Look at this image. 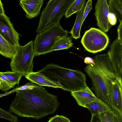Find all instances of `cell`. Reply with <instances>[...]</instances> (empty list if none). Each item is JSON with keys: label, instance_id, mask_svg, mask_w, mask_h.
<instances>
[{"label": "cell", "instance_id": "1", "mask_svg": "<svg viewBox=\"0 0 122 122\" xmlns=\"http://www.w3.org/2000/svg\"><path fill=\"white\" fill-rule=\"evenodd\" d=\"M16 91L9 111L21 117L40 119L54 113L60 104L57 97L44 88Z\"/></svg>", "mask_w": 122, "mask_h": 122}, {"label": "cell", "instance_id": "2", "mask_svg": "<svg viewBox=\"0 0 122 122\" xmlns=\"http://www.w3.org/2000/svg\"><path fill=\"white\" fill-rule=\"evenodd\" d=\"M38 72L52 81L59 82L64 91L71 92L87 86L86 76L79 70L70 69L51 63Z\"/></svg>", "mask_w": 122, "mask_h": 122}, {"label": "cell", "instance_id": "3", "mask_svg": "<svg viewBox=\"0 0 122 122\" xmlns=\"http://www.w3.org/2000/svg\"><path fill=\"white\" fill-rule=\"evenodd\" d=\"M75 0H50L40 15L36 32L41 33L50 26L60 22Z\"/></svg>", "mask_w": 122, "mask_h": 122}, {"label": "cell", "instance_id": "4", "mask_svg": "<svg viewBox=\"0 0 122 122\" xmlns=\"http://www.w3.org/2000/svg\"><path fill=\"white\" fill-rule=\"evenodd\" d=\"M68 32L62 27L59 22L38 33L33 41L34 57L50 52L55 44L67 36Z\"/></svg>", "mask_w": 122, "mask_h": 122}, {"label": "cell", "instance_id": "5", "mask_svg": "<svg viewBox=\"0 0 122 122\" xmlns=\"http://www.w3.org/2000/svg\"><path fill=\"white\" fill-rule=\"evenodd\" d=\"M34 56L32 41L24 46L20 45L17 46L15 53L10 63L12 71L23 76L33 72Z\"/></svg>", "mask_w": 122, "mask_h": 122}, {"label": "cell", "instance_id": "6", "mask_svg": "<svg viewBox=\"0 0 122 122\" xmlns=\"http://www.w3.org/2000/svg\"><path fill=\"white\" fill-rule=\"evenodd\" d=\"M85 71L92 80V89L96 97L110 106L109 94L112 82L94 64H88Z\"/></svg>", "mask_w": 122, "mask_h": 122}, {"label": "cell", "instance_id": "7", "mask_svg": "<svg viewBox=\"0 0 122 122\" xmlns=\"http://www.w3.org/2000/svg\"><path fill=\"white\" fill-rule=\"evenodd\" d=\"M81 42L86 51L95 53L106 48L109 42V39L107 35L101 30L92 28L85 32Z\"/></svg>", "mask_w": 122, "mask_h": 122}, {"label": "cell", "instance_id": "8", "mask_svg": "<svg viewBox=\"0 0 122 122\" xmlns=\"http://www.w3.org/2000/svg\"><path fill=\"white\" fill-rule=\"evenodd\" d=\"M107 53L114 68L116 79L122 86V43L116 39L110 45Z\"/></svg>", "mask_w": 122, "mask_h": 122}, {"label": "cell", "instance_id": "9", "mask_svg": "<svg viewBox=\"0 0 122 122\" xmlns=\"http://www.w3.org/2000/svg\"><path fill=\"white\" fill-rule=\"evenodd\" d=\"M0 34L13 46L17 47L20 45V35L15 29L10 18L5 13L0 15Z\"/></svg>", "mask_w": 122, "mask_h": 122}, {"label": "cell", "instance_id": "10", "mask_svg": "<svg viewBox=\"0 0 122 122\" xmlns=\"http://www.w3.org/2000/svg\"><path fill=\"white\" fill-rule=\"evenodd\" d=\"M95 15L99 30L104 32H107L112 25L108 20L110 11L107 0H98L95 6Z\"/></svg>", "mask_w": 122, "mask_h": 122}, {"label": "cell", "instance_id": "11", "mask_svg": "<svg viewBox=\"0 0 122 122\" xmlns=\"http://www.w3.org/2000/svg\"><path fill=\"white\" fill-rule=\"evenodd\" d=\"M93 60L94 65L112 83L117 80L114 68L107 53L97 55L94 57Z\"/></svg>", "mask_w": 122, "mask_h": 122}, {"label": "cell", "instance_id": "12", "mask_svg": "<svg viewBox=\"0 0 122 122\" xmlns=\"http://www.w3.org/2000/svg\"><path fill=\"white\" fill-rule=\"evenodd\" d=\"M122 86L117 80L112 83L109 94L110 106L122 115Z\"/></svg>", "mask_w": 122, "mask_h": 122}, {"label": "cell", "instance_id": "13", "mask_svg": "<svg viewBox=\"0 0 122 122\" xmlns=\"http://www.w3.org/2000/svg\"><path fill=\"white\" fill-rule=\"evenodd\" d=\"M43 0H20L19 5L26 13L27 18L31 19L40 13Z\"/></svg>", "mask_w": 122, "mask_h": 122}, {"label": "cell", "instance_id": "14", "mask_svg": "<svg viewBox=\"0 0 122 122\" xmlns=\"http://www.w3.org/2000/svg\"><path fill=\"white\" fill-rule=\"evenodd\" d=\"M71 93L78 104L84 107L87 104L95 100L97 98L87 86L83 89L71 92Z\"/></svg>", "mask_w": 122, "mask_h": 122}, {"label": "cell", "instance_id": "15", "mask_svg": "<svg viewBox=\"0 0 122 122\" xmlns=\"http://www.w3.org/2000/svg\"><path fill=\"white\" fill-rule=\"evenodd\" d=\"M25 76L31 82L36 83L40 86H45L62 89L63 88L59 82L52 81L38 72H33Z\"/></svg>", "mask_w": 122, "mask_h": 122}, {"label": "cell", "instance_id": "16", "mask_svg": "<svg viewBox=\"0 0 122 122\" xmlns=\"http://www.w3.org/2000/svg\"><path fill=\"white\" fill-rule=\"evenodd\" d=\"M85 108L89 110L92 115H97L113 110L107 103L98 98L95 100L87 104Z\"/></svg>", "mask_w": 122, "mask_h": 122}, {"label": "cell", "instance_id": "17", "mask_svg": "<svg viewBox=\"0 0 122 122\" xmlns=\"http://www.w3.org/2000/svg\"><path fill=\"white\" fill-rule=\"evenodd\" d=\"M16 48L0 34V54L1 55L11 59L15 53Z\"/></svg>", "mask_w": 122, "mask_h": 122}, {"label": "cell", "instance_id": "18", "mask_svg": "<svg viewBox=\"0 0 122 122\" xmlns=\"http://www.w3.org/2000/svg\"><path fill=\"white\" fill-rule=\"evenodd\" d=\"M85 5L80 10L76 13V19L75 24L70 32L72 36L76 39L79 38L81 37L80 32L82 24V20Z\"/></svg>", "mask_w": 122, "mask_h": 122}, {"label": "cell", "instance_id": "19", "mask_svg": "<svg viewBox=\"0 0 122 122\" xmlns=\"http://www.w3.org/2000/svg\"><path fill=\"white\" fill-rule=\"evenodd\" d=\"M108 2L110 12L115 14L120 22L122 21V0H109Z\"/></svg>", "mask_w": 122, "mask_h": 122}, {"label": "cell", "instance_id": "20", "mask_svg": "<svg viewBox=\"0 0 122 122\" xmlns=\"http://www.w3.org/2000/svg\"><path fill=\"white\" fill-rule=\"evenodd\" d=\"M73 45L71 40L67 36L56 43L52 48L50 52L67 49L72 47Z\"/></svg>", "mask_w": 122, "mask_h": 122}, {"label": "cell", "instance_id": "21", "mask_svg": "<svg viewBox=\"0 0 122 122\" xmlns=\"http://www.w3.org/2000/svg\"><path fill=\"white\" fill-rule=\"evenodd\" d=\"M85 0H75L67 10L65 16L66 18L80 10L85 5Z\"/></svg>", "mask_w": 122, "mask_h": 122}, {"label": "cell", "instance_id": "22", "mask_svg": "<svg viewBox=\"0 0 122 122\" xmlns=\"http://www.w3.org/2000/svg\"><path fill=\"white\" fill-rule=\"evenodd\" d=\"M16 84L11 81L2 72H0V90L5 93L13 88Z\"/></svg>", "mask_w": 122, "mask_h": 122}, {"label": "cell", "instance_id": "23", "mask_svg": "<svg viewBox=\"0 0 122 122\" xmlns=\"http://www.w3.org/2000/svg\"><path fill=\"white\" fill-rule=\"evenodd\" d=\"M2 73L11 81L19 86L20 80L23 76L22 75L12 71H8Z\"/></svg>", "mask_w": 122, "mask_h": 122}, {"label": "cell", "instance_id": "24", "mask_svg": "<svg viewBox=\"0 0 122 122\" xmlns=\"http://www.w3.org/2000/svg\"><path fill=\"white\" fill-rule=\"evenodd\" d=\"M0 117L4 118L12 122H17L18 117L9 111L0 108Z\"/></svg>", "mask_w": 122, "mask_h": 122}, {"label": "cell", "instance_id": "25", "mask_svg": "<svg viewBox=\"0 0 122 122\" xmlns=\"http://www.w3.org/2000/svg\"><path fill=\"white\" fill-rule=\"evenodd\" d=\"M114 111L112 110L100 113L98 116L101 122H113Z\"/></svg>", "mask_w": 122, "mask_h": 122}, {"label": "cell", "instance_id": "26", "mask_svg": "<svg viewBox=\"0 0 122 122\" xmlns=\"http://www.w3.org/2000/svg\"><path fill=\"white\" fill-rule=\"evenodd\" d=\"M35 88H44L34 84L32 83L28 82L24 85L17 87L14 89V91L32 89Z\"/></svg>", "mask_w": 122, "mask_h": 122}, {"label": "cell", "instance_id": "27", "mask_svg": "<svg viewBox=\"0 0 122 122\" xmlns=\"http://www.w3.org/2000/svg\"><path fill=\"white\" fill-rule=\"evenodd\" d=\"M47 122H71L70 120L62 115H56L49 118Z\"/></svg>", "mask_w": 122, "mask_h": 122}, {"label": "cell", "instance_id": "28", "mask_svg": "<svg viewBox=\"0 0 122 122\" xmlns=\"http://www.w3.org/2000/svg\"><path fill=\"white\" fill-rule=\"evenodd\" d=\"M92 0H88L86 3L83 15L82 20V24L89 12L92 9Z\"/></svg>", "mask_w": 122, "mask_h": 122}, {"label": "cell", "instance_id": "29", "mask_svg": "<svg viewBox=\"0 0 122 122\" xmlns=\"http://www.w3.org/2000/svg\"><path fill=\"white\" fill-rule=\"evenodd\" d=\"M108 20L110 24L112 25H115L117 22V18L112 13L110 12L108 15Z\"/></svg>", "mask_w": 122, "mask_h": 122}, {"label": "cell", "instance_id": "30", "mask_svg": "<svg viewBox=\"0 0 122 122\" xmlns=\"http://www.w3.org/2000/svg\"><path fill=\"white\" fill-rule=\"evenodd\" d=\"M113 110L114 113L113 122H122V115L117 111Z\"/></svg>", "mask_w": 122, "mask_h": 122}, {"label": "cell", "instance_id": "31", "mask_svg": "<svg viewBox=\"0 0 122 122\" xmlns=\"http://www.w3.org/2000/svg\"><path fill=\"white\" fill-rule=\"evenodd\" d=\"M120 22L117 30L118 35L117 39L122 43V21Z\"/></svg>", "mask_w": 122, "mask_h": 122}, {"label": "cell", "instance_id": "32", "mask_svg": "<svg viewBox=\"0 0 122 122\" xmlns=\"http://www.w3.org/2000/svg\"><path fill=\"white\" fill-rule=\"evenodd\" d=\"M90 122H101L98 115H92Z\"/></svg>", "mask_w": 122, "mask_h": 122}, {"label": "cell", "instance_id": "33", "mask_svg": "<svg viewBox=\"0 0 122 122\" xmlns=\"http://www.w3.org/2000/svg\"><path fill=\"white\" fill-rule=\"evenodd\" d=\"M84 62L86 64H94L93 60L90 57H85L84 59Z\"/></svg>", "mask_w": 122, "mask_h": 122}, {"label": "cell", "instance_id": "34", "mask_svg": "<svg viewBox=\"0 0 122 122\" xmlns=\"http://www.w3.org/2000/svg\"><path fill=\"white\" fill-rule=\"evenodd\" d=\"M5 13V10L3 6V4L0 0V15H2Z\"/></svg>", "mask_w": 122, "mask_h": 122}, {"label": "cell", "instance_id": "35", "mask_svg": "<svg viewBox=\"0 0 122 122\" xmlns=\"http://www.w3.org/2000/svg\"><path fill=\"white\" fill-rule=\"evenodd\" d=\"M4 94H3L0 95V98L4 96V95H4Z\"/></svg>", "mask_w": 122, "mask_h": 122}]
</instances>
